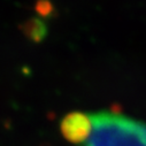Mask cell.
I'll use <instances>...</instances> for the list:
<instances>
[{"instance_id": "1", "label": "cell", "mask_w": 146, "mask_h": 146, "mask_svg": "<svg viewBox=\"0 0 146 146\" xmlns=\"http://www.w3.org/2000/svg\"><path fill=\"white\" fill-rule=\"evenodd\" d=\"M91 131L84 146H146V123L116 112L90 115Z\"/></svg>"}, {"instance_id": "2", "label": "cell", "mask_w": 146, "mask_h": 146, "mask_svg": "<svg viewBox=\"0 0 146 146\" xmlns=\"http://www.w3.org/2000/svg\"><path fill=\"white\" fill-rule=\"evenodd\" d=\"M62 135L72 143H84L91 131L90 114L74 112L68 114L61 122Z\"/></svg>"}, {"instance_id": "3", "label": "cell", "mask_w": 146, "mask_h": 146, "mask_svg": "<svg viewBox=\"0 0 146 146\" xmlns=\"http://www.w3.org/2000/svg\"><path fill=\"white\" fill-rule=\"evenodd\" d=\"M21 31L24 36L33 43L43 42L47 36V25L43 19L31 17L20 25Z\"/></svg>"}, {"instance_id": "4", "label": "cell", "mask_w": 146, "mask_h": 146, "mask_svg": "<svg viewBox=\"0 0 146 146\" xmlns=\"http://www.w3.org/2000/svg\"><path fill=\"white\" fill-rule=\"evenodd\" d=\"M35 9L42 17H51L54 13V6L51 0H37Z\"/></svg>"}]
</instances>
